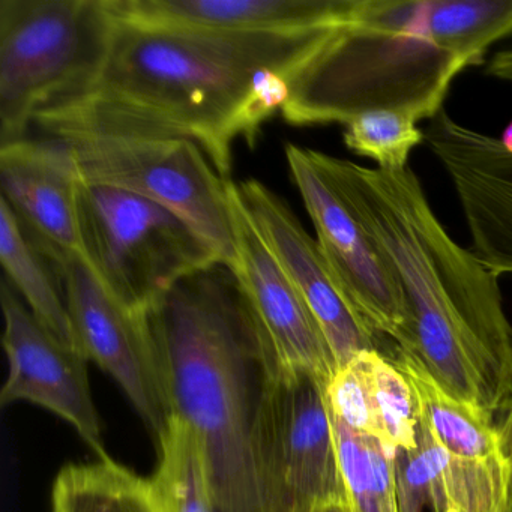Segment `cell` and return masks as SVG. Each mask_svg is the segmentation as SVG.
I'll return each mask as SVG.
<instances>
[{"label":"cell","mask_w":512,"mask_h":512,"mask_svg":"<svg viewBox=\"0 0 512 512\" xmlns=\"http://www.w3.org/2000/svg\"><path fill=\"white\" fill-rule=\"evenodd\" d=\"M44 259L26 238L8 203L0 199V262L5 274L25 298L32 314L59 340L79 350L67 301L50 277Z\"/></svg>","instance_id":"obj_20"},{"label":"cell","mask_w":512,"mask_h":512,"mask_svg":"<svg viewBox=\"0 0 512 512\" xmlns=\"http://www.w3.org/2000/svg\"><path fill=\"white\" fill-rule=\"evenodd\" d=\"M311 512H353L350 508L349 502L346 500H340V502H329L323 503V505L317 506Z\"/></svg>","instance_id":"obj_27"},{"label":"cell","mask_w":512,"mask_h":512,"mask_svg":"<svg viewBox=\"0 0 512 512\" xmlns=\"http://www.w3.org/2000/svg\"><path fill=\"white\" fill-rule=\"evenodd\" d=\"M59 274L80 353L116 379L160 439L173 412L148 313L119 304L85 260H74Z\"/></svg>","instance_id":"obj_9"},{"label":"cell","mask_w":512,"mask_h":512,"mask_svg":"<svg viewBox=\"0 0 512 512\" xmlns=\"http://www.w3.org/2000/svg\"><path fill=\"white\" fill-rule=\"evenodd\" d=\"M79 221L86 265L134 313H148L184 278L223 263L184 218L119 188L82 182Z\"/></svg>","instance_id":"obj_6"},{"label":"cell","mask_w":512,"mask_h":512,"mask_svg":"<svg viewBox=\"0 0 512 512\" xmlns=\"http://www.w3.org/2000/svg\"><path fill=\"white\" fill-rule=\"evenodd\" d=\"M445 472L448 512H503L506 461L502 452L484 460H463L445 452Z\"/></svg>","instance_id":"obj_25"},{"label":"cell","mask_w":512,"mask_h":512,"mask_svg":"<svg viewBox=\"0 0 512 512\" xmlns=\"http://www.w3.org/2000/svg\"><path fill=\"white\" fill-rule=\"evenodd\" d=\"M160 443L161 463L152 484L164 512H215L205 455L193 427L173 415Z\"/></svg>","instance_id":"obj_21"},{"label":"cell","mask_w":512,"mask_h":512,"mask_svg":"<svg viewBox=\"0 0 512 512\" xmlns=\"http://www.w3.org/2000/svg\"><path fill=\"white\" fill-rule=\"evenodd\" d=\"M50 139V137H49ZM83 184L107 185L166 206L209 242L221 262L236 263L230 184L197 143L178 137L71 136Z\"/></svg>","instance_id":"obj_7"},{"label":"cell","mask_w":512,"mask_h":512,"mask_svg":"<svg viewBox=\"0 0 512 512\" xmlns=\"http://www.w3.org/2000/svg\"><path fill=\"white\" fill-rule=\"evenodd\" d=\"M53 512H164V508L152 481L104 458L59 473Z\"/></svg>","instance_id":"obj_19"},{"label":"cell","mask_w":512,"mask_h":512,"mask_svg":"<svg viewBox=\"0 0 512 512\" xmlns=\"http://www.w3.org/2000/svg\"><path fill=\"white\" fill-rule=\"evenodd\" d=\"M344 145L359 157L376 161L382 170L406 169L410 152L424 143V130L398 112L364 113L344 125Z\"/></svg>","instance_id":"obj_24"},{"label":"cell","mask_w":512,"mask_h":512,"mask_svg":"<svg viewBox=\"0 0 512 512\" xmlns=\"http://www.w3.org/2000/svg\"><path fill=\"white\" fill-rule=\"evenodd\" d=\"M286 158L338 286L377 337L397 344L407 326L406 302L397 278L323 175L314 149L290 143Z\"/></svg>","instance_id":"obj_10"},{"label":"cell","mask_w":512,"mask_h":512,"mask_svg":"<svg viewBox=\"0 0 512 512\" xmlns=\"http://www.w3.org/2000/svg\"><path fill=\"white\" fill-rule=\"evenodd\" d=\"M0 185L2 200L26 238L56 271L85 260L79 221L82 179L61 142L26 137L0 146Z\"/></svg>","instance_id":"obj_15"},{"label":"cell","mask_w":512,"mask_h":512,"mask_svg":"<svg viewBox=\"0 0 512 512\" xmlns=\"http://www.w3.org/2000/svg\"><path fill=\"white\" fill-rule=\"evenodd\" d=\"M395 494L398 512H448L445 452L437 445L424 421L418 419L416 445L394 452Z\"/></svg>","instance_id":"obj_23"},{"label":"cell","mask_w":512,"mask_h":512,"mask_svg":"<svg viewBox=\"0 0 512 512\" xmlns=\"http://www.w3.org/2000/svg\"><path fill=\"white\" fill-rule=\"evenodd\" d=\"M385 356L409 380L418 401L419 418L446 454L463 460H484L502 452L493 415L452 397L397 344Z\"/></svg>","instance_id":"obj_18"},{"label":"cell","mask_w":512,"mask_h":512,"mask_svg":"<svg viewBox=\"0 0 512 512\" xmlns=\"http://www.w3.org/2000/svg\"><path fill=\"white\" fill-rule=\"evenodd\" d=\"M499 140L509 152H512V121L506 125V128L503 130L502 136L499 137Z\"/></svg>","instance_id":"obj_28"},{"label":"cell","mask_w":512,"mask_h":512,"mask_svg":"<svg viewBox=\"0 0 512 512\" xmlns=\"http://www.w3.org/2000/svg\"><path fill=\"white\" fill-rule=\"evenodd\" d=\"M436 0H355L290 82L281 113L289 124H341L364 113L431 121L466 62L443 46Z\"/></svg>","instance_id":"obj_4"},{"label":"cell","mask_w":512,"mask_h":512,"mask_svg":"<svg viewBox=\"0 0 512 512\" xmlns=\"http://www.w3.org/2000/svg\"><path fill=\"white\" fill-rule=\"evenodd\" d=\"M499 424L500 448L506 461V494L503 512H512V403L508 409L500 413Z\"/></svg>","instance_id":"obj_26"},{"label":"cell","mask_w":512,"mask_h":512,"mask_svg":"<svg viewBox=\"0 0 512 512\" xmlns=\"http://www.w3.org/2000/svg\"><path fill=\"white\" fill-rule=\"evenodd\" d=\"M329 409L347 428L379 440L392 455L416 445L418 401L407 377L383 353L362 352L329 380Z\"/></svg>","instance_id":"obj_17"},{"label":"cell","mask_w":512,"mask_h":512,"mask_svg":"<svg viewBox=\"0 0 512 512\" xmlns=\"http://www.w3.org/2000/svg\"><path fill=\"white\" fill-rule=\"evenodd\" d=\"M341 475L353 512H398L394 455L374 437L356 433L332 415Z\"/></svg>","instance_id":"obj_22"},{"label":"cell","mask_w":512,"mask_h":512,"mask_svg":"<svg viewBox=\"0 0 512 512\" xmlns=\"http://www.w3.org/2000/svg\"><path fill=\"white\" fill-rule=\"evenodd\" d=\"M331 29L224 35L116 22L97 79L76 97L41 112L34 125L50 139H188L205 151L221 178L232 181L233 143L242 137L251 145L247 112L257 74L280 71L290 85Z\"/></svg>","instance_id":"obj_2"},{"label":"cell","mask_w":512,"mask_h":512,"mask_svg":"<svg viewBox=\"0 0 512 512\" xmlns=\"http://www.w3.org/2000/svg\"><path fill=\"white\" fill-rule=\"evenodd\" d=\"M424 143L454 185L470 251L497 277L512 275V152L445 109L428 121Z\"/></svg>","instance_id":"obj_13"},{"label":"cell","mask_w":512,"mask_h":512,"mask_svg":"<svg viewBox=\"0 0 512 512\" xmlns=\"http://www.w3.org/2000/svg\"><path fill=\"white\" fill-rule=\"evenodd\" d=\"M173 415L196 431L215 512H263L250 367L256 362L253 314L235 272L215 263L176 284L152 310Z\"/></svg>","instance_id":"obj_3"},{"label":"cell","mask_w":512,"mask_h":512,"mask_svg":"<svg viewBox=\"0 0 512 512\" xmlns=\"http://www.w3.org/2000/svg\"><path fill=\"white\" fill-rule=\"evenodd\" d=\"M2 310L10 362V376L0 394L2 404L26 400L52 410L73 424L101 460L109 458L89 388L88 359L50 332L7 281L2 284Z\"/></svg>","instance_id":"obj_14"},{"label":"cell","mask_w":512,"mask_h":512,"mask_svg":"<svg viewBox=\"0 0 512 512\" xmlns=\"http://www.w3.org/2000/svg\"><path fill=\"white\" fill-rule=\"evenodd\" d=\"M328 383L304 370L263 376L254 415L263 512H311L347 502Z\"/></svg>","instance_id":"obj_8"},{"label":"cell","mask_w":512,"mask_h":512,"mask_svg":"<svg viewBox=\"0 0 512 512\" xmlns=\"http://www.w3.org/2000/svg\"><path fill=\"white\" fill-rule=\"evenodd\" d=\"M314 158L400 284L407 326L398 349L452 397L493 416L508 409L512 325L499 277L446 232L410 167Z\"/></svg>","instance_id":"obj_1"},{"label":"cell","mask_w":512,"mask_h":512,"mask_svg":"<svg viewBox=\"0 0 512 512\" xmlns=\"http://www.w3.org/2000/svg\"><path fill=\"white\" fill-rule=\"evenodd\" d=\"M236 263L256 329L257 358L263 376L304 370L331 380L337 359L314 314L286 272L263 244L230 184Z\"/></svg>","instance_id":"obj_11"},{"label":"cell","mask_w":512,"mask_h":512,"mask_svg":"<svg viewBox=\"0 0 512 512\" xmlns=\"http://www.w3.org/2000/svg\"><path fill=\"white\" fill-rule=\"evenodd\" d=\"M115 28L104 0H0V146L97 79Z\"/></svg>","instance_id":"obj_5"},{"label":"cell","mask_w":512,"mask_h":512,"mask_svg":"<svg viewBox=\"0 0 512 512\" xmlns=\"http://www.w3.org/2000/svg\"><path fill=\"white\" fill-rule=\"evenodd\" d=\"M235 193L257 235L319 322L338 370L359 353H385L389 340L377 337L350 304L317 239L308 235L287 203L257 179L235 182Z\"/></svg>","instance_id":"obj_12"},{"label":"cell","mask_w":512,"mask_h":512,"mask_svg":"<svg viewBox=\"0 0 512 512\" xmlns=\"http://www.w3.org/2000/svg\"><path fill=\"white\" fill-rule=\"evenodd\" d=\"M116 22L164 31L301 35L349 19L355 0H104Z\"/></svg>","instance_id":"obj_16"}]
</instances>
